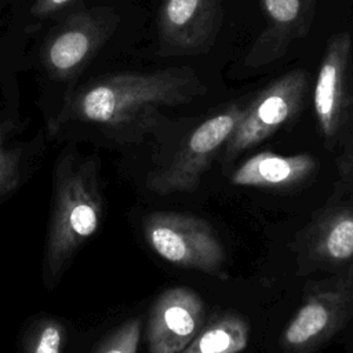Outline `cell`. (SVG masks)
Returning a JSON list of instances; mask_svg holds the SVG:
<instances>
[{"label":"cell","mask_w":353,"mask_h":353,"mask_svg":"<svg viewBox=\"0 0 353 353\" xmlns=\"http://www.w3.org/2000/svg\"><path fill=\"white\" fill-rule=\"evenodd\" d=\"M205 307L188 287L165 290L153 302L146 323L148 353H179L203 328Z\"/></svg>","instance_id":"30bf717a"},{"label":"cell","mask_w":353,"mask_h":353,"mask_svg":"<svg viewBox=\"0 0 353 353\" xmlns=\"http://www.w3.org/2000/svg\"><path fill=\"white\" fill-rule=\"evenodd\" d=\"M309 90V74L294 69L263 87L250 102L222 148V161L229 163L241 152L261 143L302 110Z\"/></svg>","instance_id":"52a82bcc"},{"label":"cell","mask_w":353,"mask_h":353,"mask_svg":"<svg viewBox=\"0 0 353 353\" xmlns=\"http://www.w3.org/2000/svg\"><path fill=\"white\" fill-rule=\"evenodd\" d=\"M99 163L73 145L65 148L52 170V194L43 254V283L58 285L80 248L92 239L103 218Z\"/></svg>","instance_id":"7a4b0ae2"},{"label":"cell","mask_w":353,"mask_h":353,"mask_svg":"<svg viewBox=\"0 0 353 353\" xmlns=\"http://www.w3.org/2000/svg\"><path fill=\"white\" fill-rule=\"evenodd\" d=\"M313 109L327 141L335 139L352 116V36L346 30L334 33L327 41L314 83Z\"/></svg>","instance_id":"ba28073f"},{"label":"cell","mask_w":353,"mask_h":353,"mask_svg":"<svg viewBox=\"0 0 353 353\" xmlns=\"http://www.w3.org/2000/svg\"><path fill=\"white\" fill-rule=\"evenodd\" d=\"M73 1L76 0H34V4L30 12L37 18H46L61 11L62 8L68 7Z\"/></svg>","instance_id":"ac0fdd59"},{"label":"cell","mask_w":353,"mask_h":353,"mask_svg":"<svg viewBox=\"0 0 353 353\" xmlns=\"http://www.w3.org/2000/svg\"><path fill=\"white\" fill-rule=\"evenodd\" d=\"M69 345V327L54 316L32 319L19 336L22 353H66Z\"/></svg>","instance_id":"2e32d148"},{"label":"cell","mask_w":353,"mask_h":353,"mask_svg":"<svg viewBox=\"0 0 353 353\" xmlns=\"http://www.w3.org/2000/svg\"><path fill=\"white\" fill-rule=\"evenodd\" d=\"M142 229L148 245L164 261L225 277V250L205 219L183 212L156 211L145 216Z\"/></svg>","instance_id":"5b68a950"},{"label":"cell","mask_w":353,"mask_h":353,"mask_svg":"<svg viewBox=\"0 0 353 353\" xmlns=\"http://www.w3.org/2000/svg\"><path fill=\"white\" fill-rule=\"evenodd\" d=\"M244 108V102H232L200 123L174 157L146 176L148 189L160 196L196 190L203 172L232 135Z\"/></svg>","instance_id":"8992f818"},{"label":"cell","mask_w":353,"mask_h":353,"mask_svg":"<svg viewBox=\"0 0 353 353\" xmlns=\"http://www.w3.org/2000/svg\"><path fill=\"white\" fill-rule=\"evenodd\" d=\"M338 167L342 179L353 182V132H352V141H350V148L347 152H345L339 160H338Z\"/></svg>","instance_id":"d6986e66"},{"label":"cell","mask_w":353,"mask_h":353,"mask_svg":"<svg viewBox=\"0 0 353 353\" xmlns=\"http://www.w3.org/2000/svg\"><path fill=\"white\" fill-rule=\"evenodd\" d=\"M317 170V159L299 153L292 156L261 152L247 159L230 176L236 186L291 189L307 181Z\"/></svg>","instance_id":"4fadbf2b"},{"label":"cell","mask_w":353,"mask_h":353,"mask_svg":"<svg viewBox=\"0 0 353 353\" xmlns=\"http://www.w3.org/2000/svg\"><path fill=\"white\" fill-rule=\"evenodd\" d=\"M30 153L12 139V125L0 119V201L11 197L29 178Z\"/></svg>","instance_id":"9a60e30c"},{"label":"cell","mask_w":353,"mask_h":353,"mask_svg":"<svg viewBox=\"0 0 353 353\" xmlns=\"http://www.w3.org/2000/svg\"><path fill=\"white\" fill-rule=\"evenodd\" d=\"M117 17L109 10H84L70 15L46 43V69L57 79L79 73L112 36Z\"/></svg>","instance_id":"9c48e42d"},{"label":"cell","mask_w":353,"mask_h":353,"mask_svg":"<svg viewBox=\"0 0 353 353\" xmlns=\"http://www.w3.org/2000/svg\"><path fill=\"white\" fill-rule=\"evenodd\" d=\"M204 92L205 85L190 66L114 73L68 95L50 131L79 123L113 138H131L148 130L161 109L189 103Z\"/></svg>","instance_id":"6da1fadb"},{"label":"cell","mask_w":353,"mask_h":353,"mask_svg":"<svg viewBox=\"0 0 353 353\" xmlns=\"http://www.w3.org/2000/svg\"><path fill=\"white\" fill-rule=\"evenodd\" d=\"M222 23L221 0H163L157 29L161 47L168 52L207 51Z\"/></svg>","instance_id":"8fae6325"},{"label":"cell","mask_w":353,"mask_h":353,"mask_svg":"<svg viewBox=\"0 0 353 353\" xmlns=\"http://www.w3.org/2000/svg\"><path fill=\"white\" fill-rule=\"evenodd\" d=\"M353 317V265L309 283L305 298L281 335L287 353H313Z\"/></svg>","instance_id":"277c9868"},{"label":"cell","mask_w":353,"mask_h":353,"mask_svg":"<svg viewBox=\"0 0 353 353\" xmlns=\"http://www.w3.org/2000/svg\"><path fill=\"white\" fill-rule=\"evenodd\" d=\"M266 25L244 58V66L262 68L281 58L290 46L306 36L316 0H262Z\"/></svg>","instance_id":"7c38bea8"},{"label":"cell","mask_w":353,"mask_h":353,"mask_svg":"<svg viewBox=\"0 0 353 353\" xmlns=\"http://www.w3.org/2000/svg\"><path fill=\"white\" fill-rule=\"evenodd\" d=\"M248 342V323L236 313L225 312L203 325L179 353H241Z\"/></svg>","instance_id":"5bb4252c"},{"label":"cell","mask_w":353,"mask_h":353,"mask_svg":"<svg viewBox=\"0 0 353 353\" xmlns=\"http://www.w3.org/2000/svg\"><path fill=\"white\" fill-rule=\"evenodd\" d=\"M142 319L132 317L108 332L90 353H138Z\"/></svg>","instance_id":"e0dca14e"},{"label":"cell","mask_w":353,"mask_h":353,"mask_svg":"<svg viewBox=\"0 0 353 353\" xmlns=\"http://www.w3.org/2000/svg\"><path fill=\"white\" fill-rule=\"evenodd\" d=\"M292 251L299 276L353 265V182L341 179L338 192L296 233Z\"/></svg>","instance_id":"3957f363"}]
</instances>
